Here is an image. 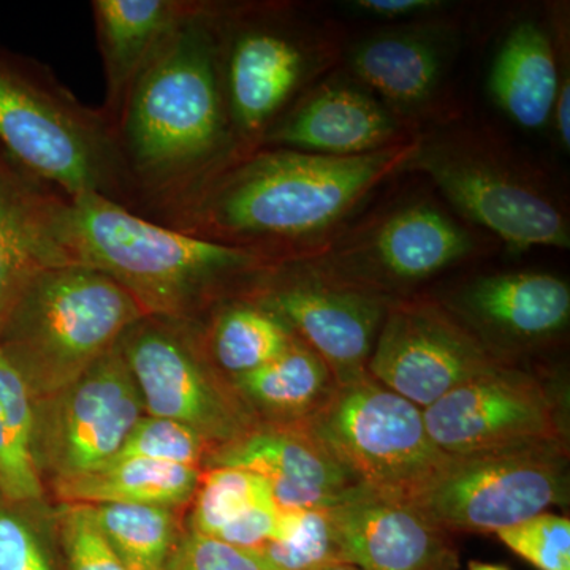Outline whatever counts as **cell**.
<instances>
[{"instance_id":"cell-1","label":"cell","mask_w":570,"mask_h":570,"mask_svg":"<svg viewBox=\"0 0 570 570\" xmlns=\"http://www.w3.org/2000/svg\"><path fill=\"white\" fill-rule=\"evenodd\" d=\"M417 138L355 157L281 148L239 156L157 223L184 234L294 261L335 230L390 176L404 171Z\"/></svg>"},{"instance_id":"cell-2","label":"cell","mask_w":570,"mask_h":570,"mask_svg":"<svg viewBox=\"0 0 570 570\" xmlns=\"http://www.w3.org/2000/svg\"><path fill=\"white\" fill-rule=\"evenodd\" d=\"M112 129L135 213L156 223L238 159L212 2H197L157 52Z\"/></svg>"},{"instance_id":"cell-3","label":"cell","mask_w":570,"mask_h":570,"mask_svg":"<svg viewBox=\"0 0 570 570\" xmlns=\"http://www.w3.org/2000/svg\"><path fill=\"white\" fill-rule=\"evenodd\" d=\"M43 212L67 261L111 277L146 316L189 321L227 285L276 264L184 234L100 194L67 197L45 186Z\"/></svg>"},{"instance_id":"cell-4","label":"cell","mask_w":570,"mask_h":570,"mask_svg":"<svg viewBox=\"0 0 570 570\" xmlns=\"http://www.w3.org/2000/svg\"><path fill=\"white\" fill-rule=\"evenodd\" d=\"M145 316L104 273L52 266L29 281L0 321V352L41 400L77 381Z\"/></svg>"},{"instance_id":"cell-5","label":"cell","mask_w":570,"mask_h":570,"mask_svg":"<svg viewBox=\"0 0 570 570\" xmlns=\"http://www.w3.org/2000/svg\"><path fill=\"white\" fill-rule=\"evenodd\" d=\"M0 142L56 193L100 194L135 212L110 119L78 100L50 69L0 51Z\"/></svg>"},{"instance_id":"cell-6","label":"cell","mask_w":570,"mask_h":570,"mask_svg":"<svg viewBox=\"0 0 570 570\" xmlns=\"http://www.w3.org/2000/svg\"><path fill=\"white\" fill-rule=\"evenodd\" d=\"M303 425L360 485L396 501H414L450 460L431 441L423 409L370 373L337 384Z\"/></svg>"},{"instance_id":"cell-7","label":"cell","mask_w":570,"mask_h":570,"mask_svg":"<svg viewBox=\"0 0 570 570\" xmlns=\"http://www.w3.org/2000/svg\"><path fill=\"white\" fill-rule=\"evenodd\" d=\"M404 171L426 175L464 219L498 236L510 249H569V220L562 206L498 149L464 137L417 138Z\"/></svg>"},{"instance_id":"cell-8","label":"cell","mask_w":570,"mask_h":570,"mask_svg":"<svg viewBox=\"0 0 570 570\" xmlns=\"http://www.w3.org/2000/svg\"><path fill=\"white\" fill-rule=\"evenodd\" d=\"M568 499L569 453L560 439L450 456L411 504L449 534H498Z\"/></svg>"},{"instance_id":"cell-9","label":"cell","mask_w":570,"mask_h":570,"mask_svg":"<svg viewBox=\"0 0 570 570\" xmlns=\"http://www.w3.org/2000/svg\"><path fill=\"white\" fill-rule=\"evenodd\" d=\"M220 81L239 156L294 105L311 77L313 50L275 7L213 3Z\"/></svg>"},{"instance_id":"cell-10","label":"cell","mask_w":570,"mask_h":570,"mask_svg":"<svg viewBox=\"0 0 570 570\" xmlns=\"http://www.w3.org/2000/svg\"><path fill=\"white\" fill-rule=\"evenodd\" d=\"M33 459L40 475L69 480L107 466L145 406L119 344L55 395L32 400Z\"/></svg>"},{"instance_id":"cell-11","label":"cell","mask_w":570,"mask_h":570,"mask_svg":"<svg viewBox=\"0 0 570 570\" xmlns=\"http://www.w3.org/2000/svg\"><path fill=\"white\" fill-rule=\"evenodd\" d=\"M187 321L145 316L119 341L145 414L183 423L220 448L242 438L253 420L206 363Z\"/></svg>"},{"instance_id":"cell-12","label":"cell","mask_w":570,"mask_h":570,"mask_svg":"<svg viewBox=\"0 0 570 570\" xmlns=\"http://www.w3.org/2000/svg\"><path fill=\"white\" fill-rule=\"evenodd\" d=\"M479 249V239L455 217L434 202L419 200L397 206L322 257L302 261L332 279L390 298V292L425 283Z\"/></svg>"},{"instance_id":"cell-13","label":"cell","mask_w":570,"mask_h":570,"mask_svg":"<svg viewBox=\"0 0 570 570\" xmlns=\"http://www.w3.org/2000/svg\"><path fill=\"white\" fill-rule=\"evenodd\" d=\"M266 283L249 299L275 314L313 348L337 384L365 376L392 299L284 262L268 266Z\"/></svg>"},{"instance_id":"cell-14","label":"cell","mask_w":570,"mask_h":570,"mask_svg":"<svg viewBox=\"0 0 570 570\" xmlns=\"http://www.w3.org/2000/svg\"><path fill=\"white\" fill-rule=\"evenodd\" d=\"M501 363L448 307L392 299L367 373L415 406L426 409Z\"/></svg>"},{"instance_id":"cell-15","label":"cell","mask_w":570,"mask_h":570,"mask_svg":"<svg viewBox=\"0 0 570 570\" xmlns=\"http://www.w3.org/2000/svg\"><path fill=\"white\" fill-rule=\"evenodd\" d=\"M431 441L449 456L564 439L539 379L501 363L423 409Z\"/></svg>"},{"instance_id":"cell-16","label":"cell","mask_w":570,"mask_h":570,"mask_svg":"<svg viewBox=\"0 0 570 570\" xmlns=\"http://www.w3.org/2000/svg\"><path fill=\"white\" fill-rule=\"evenodd\" d=\"M208 463L261 475L279 510L333 508L360 485L303 423L250 428L242 438L214 449Z\"/></svg>"},{"instance_id":"cell-17","label":"cell","mask_w":570,"mask_h":570,"mask_svg":"<svg viewBox=\"0 0 570 570\" xmlns=\"http://www.w3.org/2000/svg\"><path fill=\"white\" fill-rule=\"evenodd\" d=\"M403 132L400 116L366 88L336 80L296 99L266 130L258 148L355 157L411 140Z\"/></svg>"},{"instance_id":"cell-18","label":"cell","mask_w":570,"mask_h":570,"mask_svg":"<svg viewBox=\"0 0 570 570\" xmlns=\"http://www.w3.org/2000/svg\"><path fill=\"white\" fill-rule=\"evenodd\" d=\"M346 562L365 570H459L448 531L411 502L358 485L332 508Z\"/></svg>"},{"instance_id":"cell-19","label":"cell","mask_w":570,"mask_h":570,"mask_svg":"<svg viewBox=\"0 0 570 570\" xmlns=\"http://www.w3.org/2000/svg\"><path fill=\"white\" fill-rule=\"evenodd\" d=\"M448 309L497 354V346H539L564 332L570 288L549 273H499L469 281Z\"/></svg>"},{"instance_id":"cell-20","label":"cell","mask_w":570,"mask_h":570,"mask_svg":"<svg viewBox=\"0 0 570 570\" xmlns=\"http://www.w3.org/2000/svg\"><path fill=\"white\" fill-rule=\"evenodd\" d=\"M452 48V36L441 26H397L356 41L348 51V69L396 116L412 115L438 96Z\"/></svg>"},{"instance_id":"cell-21","label":"cell","mask_w":570,"mask_h":570,"mask_svg":"<svg viewBox=\"0 0 570 570\" xmlns=\"http://www.w3.org/2000/svg\"><path fill=\"white\" fill-rule=\"evenodd\" d=\"M194 0H92L111 126L149 63L193 13Z\"/></svg>"},{"instance_id":"cell-22","label":"cell","mask_w":570,"mask_h":570,"mask_svg":"<svg viewBox=\"0 0 570 570\" xmlns=\"http://www.w3.org/2000/svg\"><path fill=\"white\" fill-rule=\"evenodd\" d=\"M561 71L557 50L538 21L513 24L491 62L489 92L494 105L521 129L542 130L553 118Z\"/></svg>"},{"instance_id":"cell-23","label":"cell","mask_w":570,"mask_h":570,"mask_svg":"<svg viewBox=\"0 0 570 570\" xmlns=\"http://www.w3.org/2000/svg\"><path fill=\"white\" fill-rule=\"evenodd\" d=\"M45 184L0 160V321L33 276L73 265L48 230Z\"/></svg>"},{"instance_id":"cell-24","label":"cell","mask_w":570,"mask_h":570,"mask_svg":"<svg viewBox=\"0 0 570 570\" xmlns=\"http://www.w3.org/2000/svg\"><path fill=\"white\" fill-rule=\"evenodd\" d=\"M234 385L242 400L264 412L269 423L296 425L324 406L337 382L322 356L295 336L283 354L235 377Z\"/></svg>"},{"instance_id":"cell-25","label":"cell","mask_w":570,"mask_h":570,"mask_svg":"<svg viewBox=\"0 0 570 570\" xmlns=\"http://www.w3.org/2000/svg\"><path fill=\"white\" fill-rule=\"evenodd\" d=\"M200 469L141 459L116 460L107 466L55 482L66 504H138L174 509L186 504L200 485Z\"/></svg>"},{"instance_id":"cell-26","label":"cell","mask_w":570,"mask_h":570,"mask_svg":"<svg viewBox=\"0 0 570 570\" xmlns=\"http://www.w3.org/2000/svg\"><path fill=\"white\" fill-rule=\"evenodd\" d=\"M32 433L31 393L0 352V497L22 508L39 504L43 498Z\"/></svg>"},{"instance_id":"cell-27","label":"cell","mask_w":570,"mask_h":570,"mask_svg":"<svg viewBox=\"0 0 570 570\" xmlns=\"http://www.w3.org/2000/svg\"><path fill=\"white\" fill-rule=\"evenodd\" d=\"M294 333L253 299L230 303L214 316L209 346L217 365L232 377L243 376L283 354Z\"/></svg>"},{"instance_id":"cell-28","label":"cell","mask_w":570,"mask_h":570,"mask_svg":"<svg viewBox=\"0 0 570 570\" xmlns=\"http://www.w3.org/2000/svg\"><path fill=\"white\" fill-rule=\"evenodd\" d=\"M105 538L127 570H164L178 546L174 509L159 505H91Z\"/></svg>"},{"instance_id":"cell-29","label":"cell","mask_w":570,"mask_h":570,"mask_svg":"<svg viewBox=\"0 0 570 570\" xmlns=\"http://www.w3.org/2000/svg\"><path fill=\"white\" fill-rule=\"evenodd\" d=\"M253 551L272 570H322L344 562L332 508L281 510L276 538Z\"/></svg>"},{"instance_id":"cell-30","label":"cell","mask_w":570,"mask_h":570,"mask_svg":"<svg viewBox=\"0 0 570 570\" xmlns=\"http://www.w3.org/2000/svg\"><path fill=\"white\" fill-rule=\"evenodd\" d=\"M194 498L190 531L214 539L253 510L276 505L268 482L239 468H209Z\"/></svg>"},{"instance_id":"cell-31","label":"cell","mask_w":570,"mask_h":570,"mask_svg":"<svg viewBox=\"0 0 570 570\" xmlns=\"http://www.w3.org/2000/svg\"><path fill=\"white\" fill-rule=\"evenodd\" d=\"M212 448L204 436L189 426L145 414L112 461L141 459L198 468Z\"/></svg>"},{"instance_id":"cell-32","label":"cell","mask_w":570,"mask_h":570,"mask_svg":"<svg viewBox=\"0 0 570 570\" xmlns=\"http://www.w3.org/2000/svg\"><path fill=\"white\" fill-rule=\"evenodd\" d=\"M513 553L539 570H570V520L543 512L498 532Z\"/></svg>"},{"instance_id":"cell-33","label":"cell","mask_w":570,"mask_h":570,"mask_svg":"<svg viewBox=\"0 0 570 570\" xmlns=\"http://www.w3.org/2000/svg\"><path fill=\"white\" fill-rule=\"evenodd\" d=\"M59 528L67 570H127L100 531L91 505L66 504Z\"/></svg>"},{"instance_id":"cell-34","label":"cell","mask_w":570,"mask_h":570,"mask_svg":"<svg viewBox=\"0 0 570 570\" xmlns=\"http://www.w3.org/2000/svg\"><path fill=\"white\" fill-rule=\"evenodd\" d=\"M0 570H55L39 531L21 510L0 497Z\"/></svg>"},{"instance_id":"cell-35","label":"cell","mask_w":570,"mask_h":570,"mask_svg":"<svg viewBox=\"0 0 570 570\" xmlns=\"http://www.w3.org/2000/svg\"><path fill=\"white\" fill-rule=\"evenodd\" d=\"M164 570H272L253 550L225 543L189 531L181 535L178 546Z\"/></svg>"},{"instance_id":"cell-36","label":"cell","mask_w":570,"mask_h":570,"mask_svg":"<svg viewBox=\"0 0 570 570\" xmlns=\"http://www.w3.org/2000/svg\"><path fill=\"white\" fill-rule=\"evenodd\" d=\"M352 10L377 20H414L444 9L441 0H355Z\"/></svg>"},{"instance_id":"cell-37","label":"cell","mask_w":570,"mask_h":570,"mask_svg":"<svg viewBox=\"0 0 570 570\" xmlns=\"http://www.w3.org/2000/svg\"><path fill=\"white\" fill-rule=\"evenodd\" d=\"M558 140L564 151L570 149V80L568 73L561 75L560 88H558L557 100H554L553 118Z\"/></svg>"},{"instance_id":"cell-38","label":"cell","mask_w":570,"mask_h":570,"mask_svg":"<svg viewBox=\"0 0 570 570\" xmlns=\"http://www.w3.org/2000/svg\"><path fill=\"white\" fill-rule=\"evenodd\" d=\"M469 570H509L504 566L489 564V562H471Z\"/></svg>"},{"instance_id":"cell-39","label":"cell","mask_w":570,"mask_h":570,"mask_svg":"<svg viewBox=\"0 0 570 570\" xmlns=\"http://www.w3.org/2000/svg\"><path fill=\"white\" fill-rule=\"evenodd\" d=\"M322 570H365L360 568V566L352 564V562H336V564L328 566V568Z\"/></svg>"}]
</instances>
